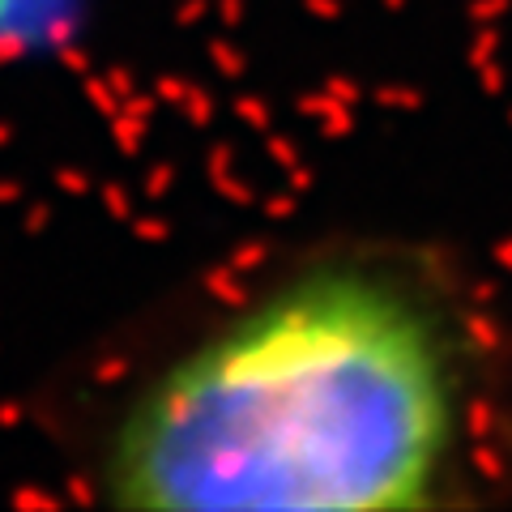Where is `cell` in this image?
I'll return each mask as SVG.
<instances>
[{
  "mask_svg": "<svg viewBox=\"0 0 512 512\" xmlns=\"http://www.w3.org/2000/svg\"><path fill=\"white\" fill-rule=\"evenodd\" d=\"M453 350L376 269H316L239 312L120 423L124 508H419L453 448Z\"/></svg>",
  "mask_w": 512,
  "mask_h": 512,
  "instance_id": "6da1fadb",
  "label": "cell"
}]
</instances>
